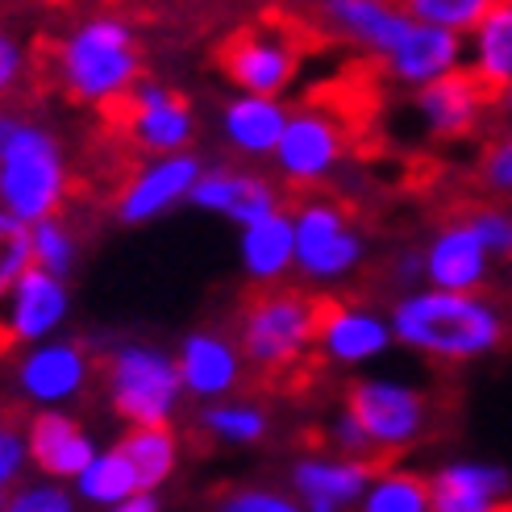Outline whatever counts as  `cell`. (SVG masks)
<instances>
[{
  "instance_id": "obj_7",
  "label": "cell",
  "mask_w": 512,
  "mask_h": 512,
  "mask_svg": "<svg viewBox=\"0 0 512 512\" xmlns=\"http://www.w3.org/2000/svg\"><path fill=\"white\" fill-rule=\"evenodd\" d=\"M296 221V267L309 279H338L363 259V238L350 229L338 204H304Z\"/></svg>"
},
{
  "instance_id": "obj_43",
  "label": "cell",
  "mask_w": 512,
  "mask_h": 512,
  "mask_svg": "<svg viewBox=\"0 0 512 512\" xmlns=\"http://www.w3.org/2000/svg\"><path fill=\"white\" fill-rule=\"evenodd\" d=\"M508 105H512V84H508Z\"/></svg>"
},
{
  "instance_id": "obj_40",
  "label": "cell",
  "mask_w": 512,
  "mask_h": 512,
  "mask_svg": "<svg viewBox=\"0 0 512 512\" xmlns=\"http://www.w3.org/2000/svg\"><path fill=\"white\" fill-rule=\"evenodd\" d=\"M483 175H488L492 188H508L512 192V142L496 146L488 155V167H483Z\"/></svg>"
},
{
  "instance_id": "obj_6",
  "label": "cell",
  "mask_w": 512,
  "mask_h": 512,
  "mask_svg": "<svg viewBox=\"0 0 512 512\" xmlns=\"http://www.w3.org/2000/svg\"><path fill=\"white\" fill-rule=\"evenodd\" d=\"M346 413L363 425L375 450H404L425 429V400L413 388L383 379H358L346 392Z\"/></svg>"
},
{
  "instance_id": "obj_3",
  "label": "cell",
  "mask_w": 512,
  "mask_h": 512,
  "mask_svg": "<svg viewBox=\"0 0 512 512\" xmlns=\"http://www.w3.org/2000/svg\"><path fill=\"white\" fill-rule=\"evenodd\" d=\"M142 75V46L121 17H88L59 46V80L80 105H109Z\"/></svg>"
},
{
  "instance_id": "obj_8",
  "label": "cell",
  "mask_w": 512,
  "mask_h": 512,
  "mask_svg": "<svg viewBox=\"0 0 512 512\" xmlns=\"http://www.w3.org/2000/svg\"><path fill=\"white\" fill-rule=\"evenodd\" d=\"M200 159L188 155V150H175V155H159L155 163H146L130 184H125L121 200H117V217L125 225H142L155 221L159 213H167L171 204L188 200L192 184L200 179Z\"/></svg>"
},
{
  "instance_id": "obj_1",
  "label": "cell",
  "mask_w": 512,
  "mask_h": 512,
  "mask_svg": "<svg viewBox=\"0 0 512 512\" xmlns=\"http://www.w3.org/2000/svg\"><path fill=\"white\" fill-rule=\"evenodd\" d=\"M392 338L413 346L421 354L446 358V363H463L479 358L500 346L504 321L488 300H475L471 292L433 288L404 296L392 313Z\"/></svg>"
},
{
  "instance_id": "obj_11",
  "label": "cell",
  "mask_w": 512,
  "mask_h": 512,
  "mask_svg": "<svg viewBox=\"0 0 512 512\" xmlns=\"http://www.w3.org/2000/svg\"><path fill=\"white\" fill-rule=\"evenodd\" d=\"M342 159V134L338 125L321 113H288L284 134L275 142V163L296 184H313L329 175Z\"/></svg>"
},
{
  "instance_id": "obj_41",
  "label": "cell",
  "mask_w": 512,
  "mask_h": 512,
  "mask_svg": "<svg viewBox=\"0 0 512 512\" xmlns=\"http://www.w3.org/2000/svg\"><path fill=\"white\" fill-rule=\"evenodd\" d=\"M113 512H159V500L150 496V492H134L130 500H121L113 504Z\"/></svg>"
},
{
  "instance_id": "obj_17",
  "label": "cell",
  "mask_w": 512,
  "mask_h": 512,
  "mask_svg": "<svg viewBox=\"0 0 512 512\" xmlns=\"http://www.w3.org/2000/svg\"><path fill=\"white\" fill-rule=\"evenodd\" d=\"M175 367H179V379H184V392H192L200 400H217L238 388L242 350H234V342H225L213 329H204V334L184 338Z\"/></svg>"
},
{
  "instance_id": "obj_30",
  "label": "cell",
  "mask_w": 512,
  "mask_h": 512,
  "mask_svg": "<svg viewBox=\"0 0 512 512\" xmlns=\"http://www.w3.org/2000/svg\"><path fill=\"white\" fill-rule=\"evenodd\" d=\"M363 512H429V483L421 475L392 471L363 492Z\"/></svg>"
},
{
  "instance_id": "obj_4",
  "label": "cell",
  "mask_w": 512,
  "mask_h": 512,
  "mask_svg": "<svg viewBox=\"0 0 512 512\" xmlns=\"http://www.w3.org/2000/svg\"><path fill=\"white\" fill-rule=\"evenodd\" d=\"M321 304L300 292H263L246 304L242 358L259 371H284L317 342Z\"/></svg>"
},
{
  "instance_id": "obj_2",
  "label": "cell",
  "mask_w": 512,
  "mask_h": 512,
  "mask_svg": "<svg viewBox=\"0 0 512 512\" xmlns=\"http://www.w3.org/2000/svg\"><path fill=\"white\" fill-rule=\"evenodd\" d=\"M67 196V159L46 125L0 109V209L21 221L55 217Z\"/></svg>"
},
{
  "instance_id": "obj_20",
  "label": "cell",
  "mask_w": 512,
  "mask_h": 512,
  "mask_svg": "<svg viewBox=\"0 0 512 512\" xmlns=\"http://www.w3.org/2000/svg\"><path fill=\"white\" fill-rule=\"evenodd\" d=\"M392 342V325L379 321L363 309H342V304H321V325H317V346L334 363H367L383 354Z\"/></svg>"
},
{
  "instance_id": "obj_16",
  "label": "cell",
  "mask_w": 512,
  "mask_h": 512,
  "mask_svg": "<svg viewBox=\"0 0 512 512\" xmlns=\"http://www.w3.org/2000/svg\"><path fill=\"white\" fill-rule=\"evenodd\" d=\"M317 5L342 38L375 50L383 59H388L400 46V38L413 30V17H408L400 5H392V0H317Z\"/></svg>"
},
{
  "instance_id": "obj_38",
  "label": "cell",
  "mask_w": 512,
  "mask_h": 512,
  "mask_svg": "<svg viewBox=\"0 0 512 512\" xmlns=\"http://www.w3.org/2000/svg\"><path fill=\"white\" fill-rule=\"evenodd\" d=\"M25 438L17 429H5L0 425V492H5V483L9 479H17L21 475V467H25Z\"/></svg>"
},
{
  "instance_id": "obj_18",
  "label": "cell",
  "mask_w": 512,
  "mask_h": 512,
  "mask_svg": "<svg viewBox=\"0 0 512 512\" xmlns=\"http://www.w3.org/2000/svg\"><path fill=\"white\" fill-rule=\"evenodd\" d=\"M458 59H463V38L454 30H442V25H425V21H413V30L400 38V46L388 55V67L400 84H429L438 75L454 71Z\"/></svg>"
},
{
  "instance_id": "obj_23",
  "label": "cell",
  "mask_w": 512,
  "mask_h": 512,
  "mask_svg": "<svg viewBox=\"0 0 512 512\" xmlns=\"http://www.w3.org/2000/svg\"><path fill=\"white\" fill-rule=\"evenodd\" d=\"M242 267L259 284H275L288 267H296V221L288 213H263L242 225Z\"/></svg>"
},
{
  "instance_id": "obj_25",
  "label": "cell",
  "mask_w": 512,
  "mask_h": 512,
  "mask_svg": "<svg viewBox=\"0 0 512 512\" xmlns=\"http://www.w3.org/2000/svg\"><path fill=\"white\" fill-rule=\"evenodd\" d=\"M367 479H375V463L367 458H304L292 471V483L304 500L354 504L367 492Z\"/></svg>"
},
{
  "instance_id": "obj_19",
  "label": "cell",
  "mask_w": 512,
  "mask_h": 512,
  "mask_svg": "<svg viewBox=\"0 0 512 512\" xmlns=\"http://www.w3.org/2000/svg\"><path fill=\"white\" fill-rule=\"evenodd\" d=\"M483 96H488V88L475 80V71L467 75V71L454 67V71H446V75H438V80L417 88V109H421V117H425V125L433 134L454 138V134H463L475 125Z\"/></svg>"
},
{
  "instance_id": "obj_12",
  "label": "cell",
  "mask_w": 512,
  "mask_h": 512,
  "mask_svg": "<svg viewBox=\"0 0 512 512\" xmlns=\"http://www.w3.org/2000/svg\"><path fill=\"white\" fill-rule=\"evenodd\" d=\"M67 313V288H63V275H50L38 263L25 267L21 279L9 288V325L5 334L9 342H38L55 329Z\"/></svg>"
},
{
  "instance_id": "obj_15",
  "label": "cell",
  "mask_w": 512,
  "mask_h": 512,
  "mask_svg": "<svg viewBox=\"0 0 512 512\" xmlns=\"http://www.w3.org/2000/svg\"><path fill=\"white\" fill-rule=\"evenodd\" d=\"M188 200L196 209H209V213H221L229 221H259L263 213L279 209V196L267 179L250 175V171H229V167H209L200 171V179L192 184Z\"/></svg>"
},
{
  "instance_id": "obj_13",
  "label": "cell",
  "mask_w": 512,
  "mask_h": 512,
  "mask_svg": "<svg viewBox=\"0 0 512 512\" xmlns=\"http://www.w3.org/2000/svg\"><path fill=\"white\" fill-rule=\"evenodd\" d=\"M25 454L38 463L42 475L50 479H75L92 458L96 442L88 438V429L67 417V413H38L25 429Z\"/></svg>"
},
{
  "instance_id": "obj_22",
  "label": "cell",
  "mask_w": 512,
  "mask_h": 512,
  "mask_svg": "<svg viewBox=\"0 0 512 512\" xmlns=\"http://www.w3.org/2000/svg\"><path fill=\"white\" fill-rule=\"evenodd\" d=\"M508 471L488 463H450L429 483V512H492L508 492Z\"/></svg>"
},
{
  "instance_id": "obj_31",
  "label": "cell",
  "mask_w": 512,
  "mask_h": 512,
  "mask_svg": "<svg viewBox=\"0 0 512 512\" xmlns=\"http://www.w3.org/2000/svg\"><path fill=\"white\" fill-rule=\"evenodd\" d=\"M492 5L496 0H400V9L413 21L442 25V30H454V34L475 30Z\"/></svg>"
},
{
  "instance_id": "obj_37",
  "label": "cell",
  "mask_w": 512,
  "mask_h": 512,
  "mask_svg": "<svg viewBox=\"0 0 512 512\" xmlns=\"http://www.w3.org/2000/svg\"><path fill=\"white\" fill-rule=\"evenodd\" d=\"M0 512H71V496L59 488H25Z\"/></svg>"
},
{
  "instance_id": "obj_21",
  "label": "cell",
  "mask_w": 512,
  "mask_h": 512,
  "mask_svg": "<svg viewBox=\"0 0 512 512\" xmlns=\"http://www.w3.org/2000/svg\"><path fill=\"white\" fill-rule=\"evenodd\" d=\"M425 275L433 279V288L475 292L483 284V275H488V246L479 242V234L467 221H458L433 238L425 254Z\"/></svg>"
},
{
  "instance_id": "obj_35",
  "label": "cell",
  "mask_w": 512,
  "mask_h": 512,
  "mask_svg": "<svg viewBox=\"0 0 512 512\" xmlns=\"http://www.w3.org/2000/svg\"><path fill=\"white\" fill-rule=\"evenodd\" d=\"M217 512H304V508L292 504L288 496H279V492H259V488H250V492L225 496Z\"/></svg>"
},
{
  "instance_id": "obj_5",
  "label": "cell",
  "mask_w": 512,
  "mask_h": 512,
  "mask_svg": "<svg viewBox=\"0 0 512 512\" xmlns=\"http://www.w3.org/2000/svg\"><path fill=\"white\" fill-rule=\"evenodd\" d=\"M184 379L167 354L150 346H121L109 358V404L130 425H163L171 421Z\"/></svg>"
},
{
  "instance_id": "obj_36",
  "label": "cell",
  "mask_w": 512,
  "mask_h": 512,
  "mask_svg": "<svg viewBox=\"0 0 512 512\" xmlns=\"http://www.w3.org/2000/svg\"><path fill=\"white\" fill-rule=\"evenodd\" d=\"M21 75H25V46L17 42V34L0 25V100L17 92Z\"/></svg>"
},
{
  "instance_id": "obj_33",
  "label": "cell",
  "mask_w": 512,
  "mask_h": 512,
  "mask_svg": "<svg viewBox=\"0 0 512 512\" xmlns=\"http://www.w3.org/2000/svg\"><path fill=\"white\" fill-rule=\"evenodd\" d=\"M30 234H34V263L50 275H67L71 263H75V238L63 229L59 217H42L30 225Z\"/></svg>"
},
{
  "instance_id": "obj_26",
  "label": "cell",
  "mask_w": 512,
  "mask_h": 512,
  "mask_svg": "<svg viewBox=\"0 0 512 512\" xmlns=\"http://www.w3.org/2000/svg\"><path fill=\"white\" fill-rule=\"evenodd\" d=\"M475 80L488 92L512 84V0H496L475 25Z\"/></svg>"
},
{
  "instance_id": "obj_29",
  "label": "cell",
  "mask_w": 512,
  "mask_h": 512,
  "mask_svg": "<svg viewBox=\"0 0 512 512\" xmlns=\"http://www.w3.org/2000/svg\"><path fill=\"white\" fill-rule=\"evenodd\" d=\"M200 429H209L229 446H250L267 433V417L254 404H213L200 413Z\"/></svg>"
},
{
  "instance_id": "obj_14",
  "label": "cell",
  "mask_w": 512,
  "mask_h": 512,
  "mask_svg": "<svg viewBox=\"0 0 512 512\" xmlns=\"http://www.w3.org/2000/svg\"><path fill=\"white\" fill-rule=\"evenodd\" d=\"M92 375L88 350L75 342H59V346H42L30 350L25 363L17 367V383L21 392L38 400V404H67L84 392V383Z\"/></svg>"
},
{
  "instance_id": "obj_10",
  "label": "cell",
  "mask_w": 512,
  "mask_h": 512,
  "mask_svg": "<svg viewBox=\"0 0 512 512\" xmlns=\"http://www.w3.org/2000/svg\"><path fill=\"white\" fill-rule=\"evenodd\" d=\"M130 134L150 155H175L196 134V117L184 96L167 92L163 84H134L130 88Z\"/></svg>"
},
{
  "instance_id": "obj_34",
  "label": "cell",
  "mask_w": 512,
  "mask_h": 512,
  "mask_svg": "<svg viewBox=\"0 0 512 512\" xmlns=\"http://www.w3.org/2000/svg\"><path fill=\"white\" fill-rule=\"evenodd\" d=\"M479 242L488 246V254H512V213H500V209H479L471 221H467Z\"/></svg>"
},
{
  "instance_id": "obj_24",
  "label": "cell",
  "mask_w": 512,
  "mask_h": 512,
  "mask_svg": "<svg viewBox=\"0 0 512 512\" xmlns=\"http://www.w3.org/2000/svg\"><path fill=\"white\" fill-rule=\"evenodd\" d=\"M288 125V109L279 105L275 96H238L229 100L221 113V130L229 138V146H238L242 155H275V142Z\"/></svg>"
},
{
  "instance_id": "obj_28",
  "label": "cell",
  "mask_w": 512,
  "mask_h": 512,
  "mask_svg": "<svg viewBox=\"0 0 512 512\" xmlns=\"http://www.w3.org/2000/svg\"><path fill=\"white\" fill-rule=\"evenodd\" d=\"M75 488H80V496L84 500H92V504H121V500H130L134 492H142L138 488V471H134V463L125 458L121 450H109V454H96L92 463L75 475Z\"/></svg>"
},
{
  "instance_id": "obj_39",
  "label": "cell",
  "mask_w": 512,
  "mask_h": 512,
  "mask_svg": "<svg viewBox=\"0 0 512 512\" xmlns=\"http://www.w3.org/2000/svg\"><path fill=\"white\" fill-rule=\"evenodd\" d=\"M334 442H338V450L342 454H350V458H363V454H371L375 446H371V438L363 433V425H358L350 413H342L338 417V425H334Z\"/></svg>"
},
{
  "instance_id": "obj_9",
  "label": "cell",
  "mask_w": 512,
  "mask_h": 512,
  "mask_svg": "<svg viewBox=\"0 0 512 512\" xmlns=\"http://www.w3.org/2000/svg\"><path fill=\"white\" fill-rule=\"evenodd\" d=\"M221 63H225V75L234 80L242 92H254V96H279L288 88L292 71H296V50L288 42H279L271 34H254V30H242L225 42L221 50Z\"/></svg>"
},
{
  "instance_id": "obj_42",
  "label": "cell",
  "mask_w": 512,
  "mask_h": 512,
  "mask_svg": "<svg viewBox=\"0 0 512 512\" xmlns=\"http://www.w3.org/2000/svg\"><path fill=\"white\" fill-rule=\"evenodd\" d=\"M304 512H338V504H329V500H304Z\"/></svg>"
},
{
  "instance_id": "obj_32",
  "label": "cell",
  "mask_w": 512,
  "mask_h": 512,
  "mask_svg": "<svg viewBox=\"0 0 512 512\" xmlns=\"http://www.w3.org/2000/svg\"><path fill=\"white\" fill-rule=\"evenodd\" d=\"M25 267H34V234L30 221H21L13 213L0 209V300L9 296V288L21 279Z\"/></svg>"
},
{
  "instance_id": "obj_27",
  "label": "cell",
  "mask_w": 512,
  "mask_h": 512,
  "mask_svg": "<svg viewBox=\"0 0 512 512\" xmlns=\"http://www.w3.org/2000/svg\"><path fill=\"white\" fill-rule=\"evenodd\" d=\"M117 450L134 463L142 492H155L163 479H171V471L179 463V446H175V433L167 429V421L163 425H130V433L117 442Z\"/></svg>"
}]
</instances>
